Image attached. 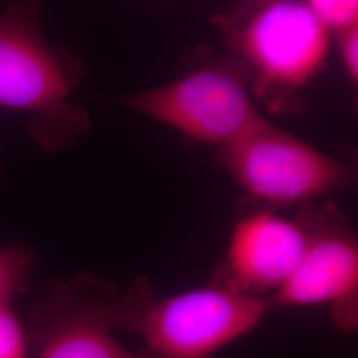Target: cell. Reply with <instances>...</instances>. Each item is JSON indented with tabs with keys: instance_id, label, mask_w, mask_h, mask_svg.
<instances>
[{
	"instance_id": "1",
	"label": "cell",
	"mask_w": 358,
	"mask_h": 358,
	"mask_svg": "<svg viewBox=\"0 0 358 358\" xmlns=\"http://www.w3.org/2000/svg\"><path fill=\"white\" fill-rule=\"evenodd\" d=\"M43 4L13 1L0 11V106L22 113L28 137L45 153H62L88 136L92 118L77 101L88 65L43 31Z\"/></svg>"
},
{
	"instance_id": "2",
	"label": "cell",
	"mask_w": 358,
	"mask_h": 358,
	"mask_svg": "<svg viewBox=\"0 0 358 358\" xmlns=\"http://www.w3.org/2000/svg\"><path fill=\"white\" fill-rule=\"evenodd\" d=\"M213 22L256 103L300 113L301 93L324 71L332 41L307 1H239Z\"/></svg>"
},
{
	"instance_id": "3",
	"label": "cell",
	"mask_w": 358,
	"mask_h": 358,
	"mask_svg": "<svg viewBox=\"0 0 358 358\" xmlns=\"http://www.w3.org/2000/svg\"><path fill=\"white\" fill-rule=\"evenodd\" d=\"M271 312L268 299L206 287L158 297L138 276L121 291L118 331L141 340L140 358H217V353L256 329Z\"/></svg>"
},
{
	"instance_id": "4",
	"label": "cell",
	"mask_w": 358,
	"mask_h": 358,
	"mask_svg": "<svg viewBox=\"0 0 358 358\" xmlns=\"http://www.w3.org/2000/svg\"><path fill=\"white\" fill-rule=\"evenodd\" d=\"M217 162L254 205L275 211L345 192L357 178L355 167L322 153L268 120L217 149Z\"/></svg>"
},
{
	"instance_id": "5",
	"label": "cell",
	"mask_w": 358,
	"mask_h": 358,
	"mask_svg": "<svg viewBox=\"0 0 358 358\" xmlns=\"http://www.w3.org/2000/svg\"><path fill=\"white\" fill-rule=\"evenodd\" d=\"M118 103L187 140L217 149L267 120L227 56L207 60L166 84L124 94Z\"/></svg>"
},
{
	"instance_id": "6",
	"label": "cell",
	"mask_w": 358,
	"mask_h": 358,
	"mask_svg": "<svg viewBox=\"0 0 358 358\" xmlns=\"http://www.w3.org/2000/svg\"><path fill=\"white\" fill-rule=\"evenodd\" d=\"M306 244L300 262L268 299L271 312L325 306L341 332L358 328V241L345 213L331 201L299 207Z\"/></svg>"
},
{
	"instance_id": "7",
	"label": "cell",
	"mask_w": 358,
	"mask_h": 358,
	"mask_svg": "<svg viewBox=\"0 0 358 358\" xmlns=\"http://www.w3.org/2000/svg\"><path fill=\"white\" fill-rule=\"evenodd\" d=\"M121 291L85 271L48 282L26 324L35 358H140L115 336Z\"/></svg>"
},
{
	"instance_id": "8",
	"label": "cell",
	"mask_w": 358,
	"mask_h": 358,
	"mask_svg": "<svg viewBox=\"0 0 358 358\" xmlns=\"http://www.w3.org/2000/svg\"><path fill=\"white\" fill-rule=\"evenodd\" d=\"M304 244V231L296 217L262 207L243 210L210 282L236 294L269 299L294 273Z\"/></svg>"
},
{
	"instance_id": "9",
	"label": "cell",
	"mask_w": 358,
	"mask_h": 358,
	"mask_svg": "<svg viewBox=\"0 0 358 358\" xmlns=\"http://www.w3.org/2000/svg\"><path fill=\"white\" fill-rule=\"evenodd\" d=\"M36 256L26 243L15 242L0 247V308L13 304L32 279Z\"/></svg>"
},
{
	"instance_id": "10",
	"label": "cell",
	"mask_w": 358,
	"mask_h": 358,
	"mask_svg": "<svg viewBox=\"0 0 358 358\" xmlns=\"http://www.w3.org/2000/svg\"><path fill=\"white\" fill-rule=\"evenodd\" d=\"M307 3L331 36L358 26L357 0H308Z\"/></svg>"
},
{
	"instance_id": "11",
	"label": "cell",
	"mask_w": 358,
	"mask_h": 358,
	"mask_svg": "<svg viewBox=\"0 0 358 358\" xmlns=\"http://www.w3.org/2000/svg\"><path fill=\"white\" fill-rule=\"evenodd\" d=\"M26 324L11 306L0 308V358H28Z\"/></svg>"
},
{
	"instance_id": "12",
	"label": "cell",
	"mask_w": 358,
	"mask_h": 358,
	"mask_svg": "<svg viewBox=\"0 0 358 358\" xmlns=\"http://www.w3.org/2000/svg\"><path fill=\"white\" fill-rule=\"evenodd\" d=\"M337 51L349 81L358 84V26L348 29L336 36Z\"/></svg>"
},
{
	"instance_id": "13",
	"label": "cell",
	"mask_w": 358,
	"mask_h": 358,
	"mask_svg": "<svg viewBox=\"0 0 358 358\" xmlns=\"http://www.w3.org/2000/svg\"><path fill=\"white\" fill-rule=\"evenodd\" d=\"M0 171H1V169H0Z\"/></svg>"
}]
</instances>
